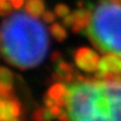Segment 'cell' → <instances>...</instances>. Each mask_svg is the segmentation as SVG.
Returning <instances> with one entry per match:
<instances>
[{
    "label": "cell",
    "mask_w": 121,
    "mask_h": 121,
    "mask_svg": "<svg viewBox=\"0 0 121 121\" xmlns=\"http://www.w3.org/2000/svg\"><path fill=\"white\" fill-rule=\"evenodd\" d=\"M54 13H56L57 17L60 18H64L66 16H69L71 13V10H69V6L65 4H57L54 8Z\"/></svg>",
    "instance_id": "obj_13"
},
{
    "label": "cell",
    "mask_w": 121,
    "mask_h": 121,
    "mask_svg": "<svg viewBox=\"0 0 121 121\" xmlns=\"http://www.w3.org/2000/svg\"><path fill=\"white\" fill-rule=\"evenodd\" d=\"M109 1H111V2H113V4H120V6H121V0H109Z\"/></svg>",
    "instance_id": "obj_22"
},
{
    "label": "cell",
    "mask_w": 121,
    "mask_h": 121,
    "mask_svg": "<svg viewBox=\"0 0 121 121\" xmlns=\"http://www.w3.org/2000/svg\"><path fill=\"white\" fill-rule=\"evenodd\" d=\"M73 56L76 66L84 72L94 73L99 69L101 58H100L99 54L95 51L91 49L90 47H86V46L78 47L73 53Z\"/></svg>",
    "instance_id": "obj_4"
},
{
    "label": "cell",
    "mask_w": 121,
    "mask_h": 121,
    "mask_svg": "<svg viewBox=\"0 0 121 121\" xmlns=\"http://www.w3.org/2000/svg\"><path fill=\"white\" fill-rule=\"evenodd\" d=\"M54 119L52 116V113L49 111L48 108H42L39 107L31 113V120L33 121H51Z\"/></svg>",
    "instance_id": "obj_11"
},
{
    "label": "cell",
    "mask_w": 121,
    "mask_h": 121,
    "mask_svg": "<svg viewBox=\"0 0 121 121\" xmlns=\"http://www.w3.org/2000/svg\"><path fill=\"white\" fill-rule=\"evenodd\" d=\"M13 9V6L11 0H0V15L1 16L11 13Z\"/></svg>",
    "instance_id": "obj_15"
},
{
    "label": "cell",
    "mask_w": 121,
    "mask_h": 121,
    "mask_svg": "<svg viewBox=\"0 0 121 121\" xmlns=\"http://www.w3.org/2000/svg\"><path fill=\"white\" fill-rule=\"evenodd\" d=\"M9 121H20L18 118H13V119H11V120H9Z\"/></svg>",
    "instance_id": "obj_23"
},
{
    "label": "cell",
    "mask_w": 121,
    "mask_h": 121,
    "mask_svg": "<svg viewBox=\"0 0 121 121\" xmlns=\"http://www.w3.org/2000/svg\"><path fill=\"white\" fill-rule=\"evenodd\" d=\"M49 31H51V34L54 38L56 39L57 42H64L65 39L67 38V30L65 29V26L64 25H62L60 22H53L51 24V26H49Z\"/></svg>",
    "instance_id": "obj_10"
},
{
    "label": "cell",
    "mask_w": 121,
    "mask_h": 121,
    "mask_svg": "<svg viewBox=\"0 0 121 121\" xmlns=\"http://www.w3.org/2000/svg\"><path fill=\"white\" fill-rule=\"evenodd\" d=\"M49 48L47 30L36 17L16 13L0 28V49L4 60L20 69L38 66Z\"/></svg>",
    "instance_id": "obj_1"
},
{
    "label": "cell",
    "mask_w": 121,
    "mask_h": 121,
    "mask_svg": "<svg viewBox=\"0 0 121 121\" xmlns=\"http://www.w3.org/2000/svg\"><path fill=\"white\" fill-rule=\"evenodd\" d=\"M63 25H64L65 27L72 28V26L74 25V18H73V15H72V13H69V16H66V17L63 18Z\"/></svg>",
    "instance_id": "obj_18"
},
{
    "label": "cell",
    "mask_w": 121,
    "mask_h": 121,
    "mask_svg": "<svg viewBox=\"0 0 121 121\" xmlns=\"http://www.w3.org/2000/svg\"><path fill=\"white\" fill-rule=\"evenodd\" d=\"M15 96L13 85H7L0 82V98H11Z\"/></svg>",
    "instance_id": "obj_14"
},
{
    "label": "cell",
    "mask_w": 121,
    "mask_h": 121,
    "mask_svg": "<svg viewBox=\"0 0 121 121\" xmlns=\"http://www.w3.org/2000/svg\"><path fill=\"white\" fill-rule=\"evenodd\" d=\"M62 58H63V56H62V54H60L58 51H55V52L52 54V56H51V60H52V62H54V63L60 62Z\"/></svg>",
    "instance_id": "obj_20"
},
{
    "label": "cell",
    "mask_w": 121,
    "mask_h": 121,
    "mask_svg": "<svg viewBox=\"0 0 121 121\" xmlns=\"http://www.w3.org/2000/svg\"><path fill=\"white\" fill-rule=\"evenodd\" d=\"M25 11L33 17H42L45 11V1L44 0H27L25 4Z\"/></svg>",
    "instance_id": "obj_9"
},
{
    "label": "cell",
    "mask_w": 121,
    "mask_h": 121,
    "mask_svg": "<svg viewBox=\"0 0 121 121\" xmlns=\"http://www.w3.org/2000/svg\"><path fill=\"white\" fill-rule=\"evenodd\" d=\"M66 93H67L66 84L62 82H56L53 85H51L46 94L49 98H52L53 100H55L56 104L64 108V107H66Z\"/></svg>",
    "instance_id": "obj_8"
},
{
    "label": "cell",
    "mask_w": 121,
    "mask_h": 121,
    "mask_svg": "<svg viewBox=\"0 0 121 121\" xmlns=\"http://www.w3.org/2000/svg\"><path fill=\"white\" fill-rule=\"evenodd\" d=\"M72 15L74 18V25L72 26V31L78 34L89 27L93 13H92V10L83 7V8H78L74 10Z\"/></svg>",
    "instance_id": "obj_7"
},
{
    "label": "cell",
    "mask_w": 121,
    "mask_h": 121,
    "mask_svg": "<svg viewBox=\"0 0 121 121\" xmlns=\"http://www.w3.org/2000/svg\"><path fill=\"white\" fill-rule=\"evenodd\" d=\"M13 73L9 69L4 66H0V82L7 84V85H13Z\"/></svg>",
    "instance_id": "obj_12"
},
{
    "label": "cell",
    "mask_w": 121,
    "mask_h": 121,
    "mask_svg": "<svg viewBox=\"0 0 121 121\" xmlns=\"http://www.w3.org/2000/svg\"><path fill=\"white\" fill-rule=\"evenodd\" d=\"M56 13L51 11V10H45L44 13L42 15V19L44 20L45 24H53L55 22V19H56Z\"/></svg>",
    "instance_id": "obj_16"
},
{
    "label": "cell",
    "mask_w": 121,
    "mask_h": 121,
    "mask_svg": "<svg viewBox=\"0 0 121 121\" xmlns=\"http://www.w3.org/2000/svg\"><path fill=\"white\" fill-rule=\"evenodd\" d=\"M98 73H117L121 74V56L117 54H105L99 64V69L96 71Z\"/></svg>",
    "instance_id": "obj_6"
},
{
    "label": "cell",
    "mask_w": 121,
    "mask_h": 121,
    "mask_svg": "<svg viewBox=\"0 0 121 121\" xmlns=\"http://www.w3.org/2000/svg\"><path fill=\"white\" fill-rule=\"evenodd\" d=\"M66 108L71 121H121V83H69Z\"/></svg>",
    "instance_id": "obj_2"
},
{
    "label": "cell",
    "mask_w": 121,
    "mask_h": 121,
    "mask_svg": "<svg viewBox=\"0 0 121 121\" xmlns=\"http://www.w3.org/2000/svg\"><path fill=\"white\" fill-rule=\"evenodd\" d=\"M44 104H45L46 108H51L54 104H56V102H55V100H53L52 98H49V96L46 94L44 96Z\"/></svg>",
    "instance_id": "obj_19"
},
{
    "label": "cell",
    "mask_w": 121,
    "mask_h": 121,
    "mask_svg": "<svg viewBox=\"0 0 121 121\" xmlns=\"http://www.w3.org/2000/svg\"><path fill=\"white\" fill-rule=\"evenodd\" d=\"M84 34L101 53L121 56V6L109 0L99 2Z\"/></svg>",
    "instance_id": "obj_3"
},
{
    "label": "cell",
    "mask_w": 121,
    "mask_h": 121,
    "mask_svg": "<svg viewBox=\"0 0 121 121\" xmlns=\"http://www.w3.org/2000/svg\"><path fill=\"white\" fill-rule=\"evenodd\" d=\"M58 120H60V121H71L69 112H66V111H63V112L60 113V116L58 117Z\"/></svg>",
    "instance_id": "obj_21"
},
{
    "label": "cell",
    "mask_w": 121,
    "mask_h": 121,
    "mask_svg": "<svg viewBox=\"0 0 121 121\" xmlns=\"http://www.w3.org/2000/svg\"><path fill=\"white\" fill-rule=\"evenodd\" d=\"M48 109H49V111L52 113L53 118H58L60 116V113L64 111L63 108H62L60 105H58V104H54L53 107H51V108H48Z\"/></svg>",
    "instance_id": "obj_17"
},
{
    "label": "cell",
    "mask_w": 121,
    "mask_h": 121,
    "mask_svg": "<svg viewBox=\"0 0 121 121\" xmlns=\"http://www.w3.org/2000/svg\"><path fill=\"white\" fill-rule=\"evenodd\" d=\"M22 105L18 98H0V118L2 121H9L22 116Z\"/></svg>",
    "instance_id": "obj_5"
}]
</instances>
